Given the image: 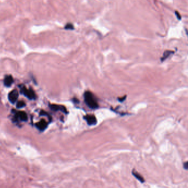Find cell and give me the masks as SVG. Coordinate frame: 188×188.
Masks as SVG:
<instances>
[{
    "label": "cell",
    "mask_w": 188,
    "mask_h": 188,
    "mask_svg": "<svg viewBox=\"0 0 188 188\" xmlns=\"http://www.w3.org/2000/svg\"><path fill=\"white\" fill-rule=\"evenodd\" d=\"M84 98L87 105L91 109H95L99 107V104L92 92L86 91L84 94Z\"/></svg>",
    "instance_id": "obj_1"
},
{
    "label": "cell",
    "mask_w": 188,
    "mask_h": 188,
    "mask_svg": "<svg viewBox=\"0 0 188 188\" xmlns=\"http://www.w3.org/2000/svg\"><path fill=\"white\" fill-rule=\"evenodd\" d=\"M21 92L29 99L33 100L36 98V95L31 89H27V88L24 87L23 88L21 89Z\"/></svg>",
    "instance_id": "obj_2"
},
{
    "label": "cell",
    "mask_w": 188,
    "mask_h": 188,
    "mask_svg": "<svg viewBox=\"0 0 188 188\" xmlns=\"http://www.w3.org/2000/svg\"><path fill=\"white\" fill-rule=\"evenodd\" d=\"M18 92L16 89H14L10 92V93L8 94V99L9 102L13 104L15 103V102H17L18 99Z\"/></svg>",
    "instance_id": "obj_3"
},
{
    "label": "cell",
    "mask_w": 188,
    "mask_h": 188,
    "mask_svg": "<svg viewBox=\"0 0 188 188\" xmlns=\"http://www.w3.org/2000/svg\"><path fill=\"white\" fill-rule=\"evenodd\" d=\"M84 119L89 125H94L97 124V120L94 115L88 114L84 117Z\"/></svg>",
    "instance_id": "obj_4"
},
{
    "label": "cell",
    "mask_w": 188,
    "mask_h": 188,
    "mask_svg": "<svg viewBox=\"0 0 188 188\" xmlns=\"http://www.w3.org/2000/svg\"><path fill=\"white\" fill-rule=\"evenodd\" d=\"M50 108L54 111H61L65 113H67V109L63 105H60L56 104H50Z\"/></svg>",
    "instance_id": "obj_5"
},
{
    "label": "cell",
    "mask_w": 188,
    "mask_h": 188,
    "mask_svg": "<svg viewBox=\"0 0 188 188\" xmlns=\"http://www.w3.org/2000/svg\"><path fill=\"white\" fill-rule=\"evenodd\" d=\"M47 121L43 119L36 124V127L40 131L44 130L47 127Z\"/></svg>",
    "instance_id": "obj_6"
},
{
    "label": "cell",
    "mask_w": 188,
    "mask_h": 188,
    "mask_svg": "<svg viewBox=\"0 0 188 188\" xmlns=\"http://www.w3.org/2000/svg\"><path fill=\"white\" fill-rule=\"evenodd\" d=\"M16 117L17 118L23 121H26L28 120L27 114L24 111H20L17 112Z\"/></svg>",
    "instance_id": "obj_7"
},
{
    "label": "cell",
    "mask_w": 188,
    "mask_h": 188,
    "mask_svg": "<svg viewBox=\"0 0 188 188\" xmlns=\"http://www.w3.org/2000/svg\"><path fill=\"white\" fill-rule=\"evenodd\" d=\"M13 83V79L12 76L8 75L6 76L5 79H4V84L5 86L9 87L12 86Z\"/></svg>",
    "instance_id": "obj_8"
},
{
    "label": "cell",
    "mask_w": 188,
    "mask_h": 188,
    "mask_svg": "<svg viewBox=\"0 0 188 188\" xmlns=\"http://www.w3.org/2000/svg\"><path fill=\"white\" fill-rule=\"evenodd\" d=\"M173 53H174V51H171V50H166L164 53L162 57L161 58V61H163L166 59L168 58V57L169 55L172 54H173Z\"/></svg>",
    "instance_id": "obj_9"
},
{
    "label": "cell",
    "mask_w": 188,
    "mask_h": 188,
    "mask_svg": "<svg viewBox=\"0 0 188 188\" xmlns=\"http://www.w3.org/2000/svg\"><path fill=\"white\" fill-rule=\"evenodd\" d=\"M133 175L134 177H135L138 180H140L141 183H143V182H145V180H144V179L143 178V177L141 176V175H140L139 173H137L136 172H135V171H133Z\"/></svg>",
    "instance_id": "obj_10"
},
{
    "label": "cell",
    "mask_w": 188,
    "mask_h": 188,
    "mask_svg": "<svg viewBox=\"0 0 188 188\" xmlns=\"http://www.w3.org/2000/svg\"><path fill=\"white\" fill-rule=\"evenodd\" d=\"M16 106L17 108H22L25 106V103L24 101H19L17 102Z\"/></svg>",
    "instance_id": "obj_11"
},
{
    "label": "cell",
    "mask_w": 188,
    "mask_h": 188,
    "mask_svg": "<svg viewBox=\"0 0 188 188\" xmlns=\"http://www.w3.org/2000/svg\"><path fill=\"white\" fill-rule=\"evenodd\" d=\"M65 28L66 29H70V30H72L74 29V27L73 25L71 23H68L67 24L65 27Z\"/></svg>",
    "instance_id": "obj_12"
},
{
    "label": "cell",
    "mask_w": 188,
    "mask_h": 188,
    "mask_svg": "<svg viewBox=\"0 0 188 188\" xmlns=\"http://www.w3.org/2000/svg\"><path fill=\"white\" fill-rule=\"evenodd\" d=\"M175 15L177 16V17L178 18V19H179V20H180L181 19V16H180V14H179V13L178 12H177V11H175Z\"/></svg>",
    "instance_id": "obj_13"
},
{
    "label": "cell",
    "mask_w": 188,
    "mask_h": 188,
    "mask_svg": "<svg viewBox=\"0 0 188 188\" xmlns=\"http://www.w3.org/2000/svg\"><path fill=\"white\" fill-rule=\"evenodd\" d=\"M184 168H185V169H188V162H186L184 164Z\"/></svg>",
    "instance_id": "obj_14"
},
{
    "label": "cell",
    "mask_w": 188,
    "mask_h": 188,
    "mask_svg": "<svg viewBox=\"0 0 188 188\" xmlns=\"http://www.w3.org/2000/svg\"><path fill=\"white\" fill-rule=\"evenodd\" d=\"M125 98H126V96L125 97H124V98H121V99H120V98H119L118 99H119V101L120 102H123V101H124V100L125 99Z\"/></svg>",
    "instance_id": "obj_15"
}]
</instances>
